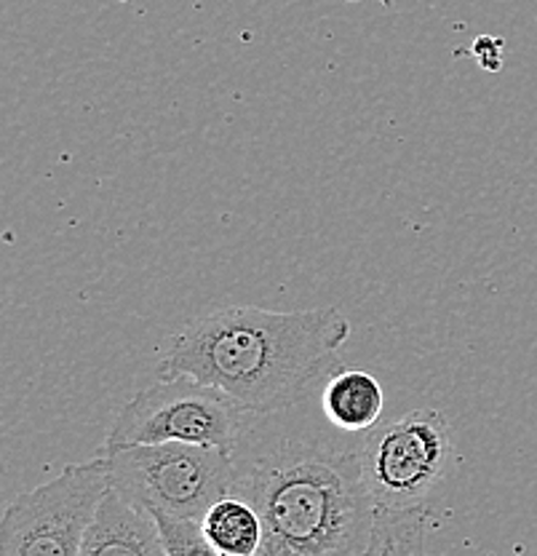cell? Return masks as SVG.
<instances>
[{"label":"cell","instance_id":"9","mask_svg":"<svg viewBox=\"0 0 537 556\" xmlns=\"http://www.w3.org/2000/svg\"><path fill=\"white\" fill-rule=\"evenodd\" d=\"M201 532L222 556H259L263 521L239 495H225L201 519Z\"/></svg>","mask_w":537,"mask_h":556},{"label":"cell","instance_id":"7","mask_svg":"<svg viewBox=\"0 0 537 556\" xmlns=\"http://www.w3.org/2000/svg\"><path fill=\"white\" fill-rule=\"evenodd\" d=\"M80 556H169L158 521L148 508L107 486L84 535Z\"/></svg>","mask_w":537,"mask_h":556},{"label":"cell","instance_id":"5","mask_svg":"<svg viewBox=\"0 0 537 556\" xmlns=\"http://www.w3.org/2000/svg\"><path fill=\"white\" fill-rule=\"evenodd\" d=\"M105 492L107 460L102 455L71 463L46 484L22 492L0 517V556H80Z\"/></svg>","mask_w":537,"mask_h":556},{"label":"cell","instance_id":"1","mask_svg":"<svg viewBox=\"0 0 537 556\" xmlns=\"http://www.w3.org/2000/svg\"><path fill=\"white\" fill-rule=\"evenodd\" d=\"M305 402L254 417L230 452V495L259 514V556H363L380 508L363 484L361 444Z\"/></svg>","mask_w":537,"mask_h":556},{"label":"cell","instance_id":"6","mask_svg":"<svg viewBox=\"0 0 537 556\" xmlns=\"http://www.w3.org/2000/svg\"><path fill=\"white\" fill-rule=\"evenodd\" d=\"M452 426L442 409H412L361 442L363 484L378 508L425 506L452 460Z\"/></svg>","mask_w":537,"mask_h":556},{"label":"cell","instance_id":"11","mask_svg":"<svg viewBox=\"0 0 537 556\" xmlns=\"http://www.w3.org/2000/svg\"><path fill=\"white\" fill-rule=\"evenodd\" d=\"M500 49H502L500 40L478 38L476 43L471 46V54L476 56L478 65L484 70H500Z\"/></svg>","mask_w":537,"mask_h":556},{"label":"cell","instance_id":"4","mask_svg":"<svg viewBox=\"0 0 537 556\" xmlns=\"http://www.w3.org/2000/svg\"><path fill=\"white\" fill-rule=\"evenodd\" d=\"M254 417L225 393L190 378L158 380L120 409L102 452L169 442L233 452Z\"/></svg>","mask_w":537,"mask_h":556},{"label":"cell","instance_id":"8","mask_svg":"<svg viewBox=\"0 0 537 556\" xmlns=\"http://www.w3.org/2000/svg\"><path fill=\"white\" fill-rule=\"evenodd\" d=\"M319 407L337 431L367 437L383 417L385 393L374 375L363 369H337L321 382Z\"/></svg>","mask_w":537,"mask_h":556},{"label":"cell","instance_id":"12","mask_svg":"<svg viewBox=\"0 0 537 556\" xmlns=\"http://www.w3.org/2000/svg\"><path fill=\"white\" fill-rule=\"evenodd\" d=\"M350 3H358V0H350ZM374 3H380V5H385V9H391V5H394V0H374Z\"/></svg>","mask_w":537,"mask_h":556},{"label":"cell","instance_id":"10","mask_svg":"<svg viewBox=\"0 0 537 556\" xmlns=\"http://www.w3.org/2000/svg\"><path fill=\"white\" fill-rule=\"evenodd\" d=\"M153 517L158 521L161 538H164L169 556H222L206 541L199 521L161 517V514H153Z\"/></svg>","mask_w":537,"mask_h":556},{"label":"cell","instance_id":"2","mask_svg":"<svg viewBox=\"0 0 537 556\" xmlns=\"http://www.w3.org/2000/svg\"><path fill=\"white\" fill-rule=\"evenodd\" d=\"M350 321L340 308L268 311L225 305L171 338L158 380L190 378L252 415L294 407L337 372Z\"/></svg>","mask_w":537,"mask_h":556},{"label":"cell","instance_id":"3","mask_svg":"<svg viewBox=\"0 0 537 556\" xmlns=\"http://www.w3.org/2000/svg\"><path fill=\"white\" fill-rule=\"evenodd\" d=\"M107 486L150 514L199 521L233 492V457L195 444H135L102 452Z\"/></svg>","mask_w":537,"mask_h":556}]
</instances>
